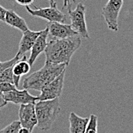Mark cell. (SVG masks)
<instances>
[{
  "instance_id": "6da1fadb",
  "label": "cell",
  "mask_w": 133,
  "mask_h": 133,
  "mask_svg": "<svg viewBox=\"0 0 133 133\" xmlns=\"http://www.w3.org/2000/svg\"><path fill=\"white\" fill-rule=\"evenodd\" d=\"M81 45V38L75 35L64 39H51L44 50L45 62L56 64H65L66 66L74 53Z\"/></svg>"
},
{
  "instance_id": "7a4b0ae2",
  "label": "cell",
  "mask_w": 133,
  "mask_h": 133,
  "mask_svg": "<svg viewBox=\"0 0 133 133\" xmlns=\"http://www.w3.org/2000/svg\"><path fill=\"white\" fill-rule=\"evenodd\" d=\"M66 67L65 64H56L45 62V64L40 70L24 78L22 87L28 90H34L41 91L46 85L66 70Z\"/></svg>"
},
{
  "instance_id": "3957f363",
  "label": "cell",
  "mask_w": 133,
  "mask_h": 133,
  "mask_svg": "<svg viewBox=\"0 0 133 133\" xmlns=\"http://www.w3.org/2000/svg\"><path fill=\"white\" fill-rule=\"evenodd\" d=\"M37 116V126L44 131L49 130L60 112L58 98L49 100H39L35 104Z\"/></svg>"
},
{
  "instance_id": "277c9868",
  "label": "cell",
  "mask_w": 133,
  "mask_h": 133,
  "mask_svg": "<svg viewBox=\"0 0 133 133\" xmlns=\"http://www.w3.org/2000/svg\"><path fill=\"white\" fill-rule=\"evenodd\" d=\"M68 15L71 21L72 28L77 33L80 38L85 39H90V35L87 30V26L86 23L85 13L86 7L82 3L79 2L74 10L68 9Z\"/></svg>"
},
{
  "instance_id": "5b68a950",
  "label": "cell",
  "mask_w": 133,
  "mask_h": 133,
  "mask_svg": "<svg viewBox=\"0 0 133 133\" xmlns=\"http://www.w3.org/2000/svg\"><path fill=\"white\" fill-rule=\"evenodd\" d=\"M122 5L123 0H109L102 9L101 14L105 19L108 28L113 31H119L118 19Z\"/></svg>"
},
{
  "instance_id": "8992f818",
  "label": "cell",
  "mask_w": 133,
  "mask_h": 133,
  "mask_svg": "<svg viewBox=\"0 0 133 133\" xmlns=\"http://www.w3.org/2000/svg\"><path fill=\"white\" fill-rule=\"evenodd\" d=\"M65 72L66 70L41 90L40 95L38 96V100H49L60 97L63 91Z\"/></svg>"
},
{
  "instance_id": "52a82bcc",
  "label": "cell",
  "mask_w": 133,
  "mask_h": 133,
  "mask_svg": "<svg viewBox=\"0 0 133 133\" xmlns=\"http://www.w3.org/2000/svg\"><path fill=\"white\" fill-rule=\"evenodd\" d=\"M26 7L27 12L30 13L34 17L41 18L43 19L48 20L49 22H57L64 23L66 20V16L65 14L61 12L57 6H49L45 8H38L36 9H31L29 6Z\"/></svg>"
},
{
  "instance_id": "ba28073f",
  "label": "cell",
  "mask_w": 133,
  "mask_h": 133,
  "mask_svg": "<svg viewBox=\"0 0 133 133\" xmlns=\"http://www.w3.org/2000/svg\"><path fill=\"white\" fill-rule=\"evenodd\" d=\"M35 104V103H28L20 105L18 111L19 122L21 126L27 129L30 132L33 131L38 123Z\"/></svg>"
},
{
  "instance_id": "9c48e42d",
  "label": "cell",
  "mask_w": 133,
  "mask_h": 133,
  "mask_svg": "<svg viewBox=\"0 0 133 133\" xmlns=\"http://www.w3.org/2000/svg\"><path fill=\"white\" fill-rule=\"evenodd\" d=\"M47 28H48V35L53 39H64L78 35L70 25L62 22H48Z\"/></svg>"
},
{
  "instance_id": "30bf717a",
  "label": "cell",
  "mask_w": 133,
  "mask_h": 133,
  "mask_svg": "<svg viewBox=\"0 0 133 133\" xmlns=\"http://www.w3.org/2000/svg\"><path fill=\"white\" fill-rule=\"evenodd\" d=\"M4 98L7 103H12L16 105H23L28 103H35L38 96H34L26 89L18 90V89L9 92L3 93Z\"/></svg>"
},
{
  "instance_id": "8fae6325",
  "label": "cell",
  "mask_w": 133,
  "mask_h": 133,
  "mask_svg": "<svg viewBox=\"0 0 133 133\" xmlns=\"http://www.w3.org/2000/svg\"><path fill=\"white\" fill-rule=\"evenodd\" d=\"M48 37V28H46L45 29L41 31L40 35L37 38L32 48L31 49V54L28 60L31 66L35 62V61L37 60V58L44 51L48 44L47 41Z\"/></svg>"
},
{
  "instance_id": "7c38bea8",
  "label": "cell",
  "mask_w": 133,
  "mask_h": 133,
  "mask_svg": "<svg viewBox=\"0 0 133 133\" xmlns=\"http://www.w3.org/2000/svg\"><path fill=\"white\" fill-rule=\"evenodd\" d=\"M41 31H34L28 29L27 31L23 32V35L22 36V38L19 42V48L17 55L22 57L25 55L28 51H30L32 48L35 41L38 35H40Z\"/></svg>"
},
{
  "instance_id": "4fadbf2b",
  "label": "cell",
  "mask_w": 133,
  "mask_h": 133,
  "mask_svg": "<svg viewBox=\"0 0 133 133\" xmlns=\"http://www.w3.org/2000/svg\"><path fill=\"white\" fill-rule=\"evenodd\" d=\"M4 22H5L9 26L18 29L19 31L22 32L25 31L28 29L25 20L23 18L20 17L18 14L12 9L6 11Z\"/></svg>"
},
{
  "instance_id": "5bb4252c",
  "label": "cell",
  "mask_w": 133,
  "mask_h": 133,
  "mask_svg": "<svg viewBox=\"0 0 133 133\" xmlns=\"http://www.w3.org/2000/svg\"><path fill=\"white\" fill-rule=\"evenodd\" d=\"M70 122V133H84L89 118H83L72 112L69 116Z\"/></svg>"
},
{
  "instance_id": "9a60e30c",
  "label": "cell",
  "mask_w": 133,
  "mask_h": 133,
  "mask_svg": "<svg viewBox=\"0 0 133 133\" xmlns=\"http://www.w3.org/2000/svg\"><path fill=\"white\" fill-rule=\"evenodd\" d=\"M31 70V65L27 60V57L24 55L20 60H18L12 66V72L15 77H19L22 78L29 73Z\"/></svg>"
},
{
  "instance_id": "2e32d148",
  "label": "cell",
  "mask_w": 133,
  "mask_h": 133,
  "mask_svg": "<svg viewBox=\"0 0 133 133\" xmlns=\"http://www.w3.org/2000/svg\"><path fill=\"white\" fill-rule=\"evenodd\" d=\"M97 127H98V119L97 116L91 114L89 122L87 123L86 131L84 133H97Z\"/></svg>"
},
{
  "instance_id": "e0dca14e",
  "label": "cell",
  "mask_w": 133,
  "mask_h": 133,
  "mask_svg": "<svg viewBox=\"0 0 133 133\" xmlns=\"http://www.w3.org/2000/svg\"><path fill=\"white\" fill-rule=\"evenodd\" d=\"M4 82H8V83H14L12 66L6 68L0 74V83H4Z\"/></svg>"
},
{
  "instance_id": "ac0fdd59",
  "label": "cell",
  "mask_w": 133,
  "mask_h": 133,
  "mask_svg": "<svg viewBox=\"0 0 133 133\" xmlns=\"http://www.w3.org/2000/svg\"><path fill=\"white\" fill-rule=\"evenodd\" d=\"M21 127L22 126L19 121H14L6 127L0 130V133H18Z\"/></svg>"
},
{
  "instance_id": "d6986e66",
  "label": "cell",
  "mask_w": 133,
  "mask_h": 133,
  "mask_svg": "<svg viewBox=\"0 0 133 133\" xmlns=\"http://www.w3.org/2000/svg\"><path fill=\"white\" fill-rule=\"evenodd\" d=\"M23 57V56H22ZM22 57H20L18 55H15L12 59L11 60H9V61H4V62H0V74L8 67H10V66H13L14 64H15L18 60H20Z\"/></svg>"
},
{
  "instance_id": "ffe728a7",
  "label": "cell",
  "mask_w": 133,
  "mask_h": 133,
  "mask_svg": "<svg viewBox=\"0 0 133 133\" xmlns=\"http://www.w3.org/2000/svg\"><path fill=\"white\" fill-rule=\"evenodd\" d=\"M17 88L14 85V83H8V82H4V83H0V92L2 93H6L9 92L12 90H15Z\"/></svg>"
},
{
  "instance_id": "44dd1931",
  "label": "cell",
  "mask_w": 133,
  "mask_h": 133,
  "mask_svg": "<svg viewBox=\"0 0 133 133\" xmlns=\"http://www.w3.org/2000/svg\"><path fill=\"white\" fill-rule=\"evenodd\" d=\"M73 3H76V0H64L63 9L66 8L67 10H68V9H70Z\"/></svg>"
},
{
  "instance_id": "7402d4cb",
  "label": "cell",
  "mask_w": 133,
  "mask_h": 133,
  "mask_svg": "<svg viewBox=\"0 0 133 133\" xmlns=\"http://www.w3.org/2000/svg\"><path fill=\"white\" fill-rule=\"evenodd\" d=\"M18 4L24 6H29L34 2V0H15Z\"/></svg>"
},
{
  "instance_id": "603a6c76",
  "label": "cell",
  "mask_w": 133,
  "mask_h": 133,
  "mask_svg": "<svg viewBox=\"0 0 133 133\" xmlns=\"http://www.w3.org/2000/svg\"><path fill=\"white\" fill-rule=\"evenodd\" d=\"M6 11H7V9H5L4 7H2V6L0 5V21H1V22H4Z\"/></svg>"
},
{
  "instance_id": "cb8c5ba5",
  "label": "cell",
  "mask_w": 133,
  "mask_h": 133,
  "mask_svg": "<svg viewBox=\"0 0 133 133\" xmlns=\"http://www.w3.org/2000/svg\"><path fill=\"white\" fill-rule=\"evenodd\" d=\"M7 102H6V100L5 99V98H4V95H3V93H2V92H0V109H2V108H3L4 107H5L6 105H7Z\"/></svg>"
},
{
  "instance_id": "d4e9b609",
  "label": "cell",
  "mask_w": 133,
  "mask_h": 133,
  "mask_svg": "<svg viewBox=\"0 0 133 133\" xmlns=\"http://www.w3.org/2000/svg\"><path fill=\"white\" fill-rule=\"evenodd\" d=\"M18 133H31L27 129H25V128H22L21 127V129H19V132Z\"/></svg>"
},
{
  "instance_id": "484cf974",
  "label": "cell",
  "mask_w": 133,
  "mask_h": 133,
  "mask_svg": "<svg viewBox=\"0 0 133 133\" xmlns=\"http://www.w3.org/2000/svg\"><path fill=\"white\" fill-rule=\"evenodd\" d=\"M50 2V6H57V3L54 0H48Z\"/></svg>"
}]
</instances>
